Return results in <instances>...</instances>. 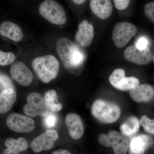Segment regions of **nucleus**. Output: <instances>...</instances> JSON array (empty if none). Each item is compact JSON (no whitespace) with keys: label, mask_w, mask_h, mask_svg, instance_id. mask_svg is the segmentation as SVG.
<instances>
[{"label":"nucleus","mask_w":154,"mask_h":154,"mask_svg":"<svg viewBox=\"0 0 154 154\" xmlns=\"http://www.w3.org/2000/svg\"><path fill=\"white\" fill-rule=\"evenodd\" d=\"M56 50L67 70L75 75H80L84 70L85 59L83 51L71 40L63 37L57 39Z\"/></svg>","instance_id":"obj_1"},{"label":"nucleus","mask_w":154,"mask_h":154,"mask_svg":"<svg viewBox=\"0 0 154 154\" xmlns=\"http://www.w3.org/2000/svg\"><path fill=\"white\" fill-rule=\"evenodd\" d=\"M31 64L38 79L44 83L49 82L55 79L59 71V63L52 55L36 57L32 60Z\"/></svg>","instance_id":"obj_2"},{"label":"nucleus","mask_w":154,"mask_h":154,"mask_svg":"<svg viewBox=\"0 0 154 154\" xmlns=\"http://www.w3.org/2000/svg\"><path fill=\"white\" fill-rule=\"evenodd\" d=\"M94 118L102 123L109 124L117 121L120 117L121 110L118 105L102 99L94 101L91 108Z\"/></svg>","instance_id":"obj_3"},{"label":"nucleus","mask_w":154,"mask_h":154,"mask_svg":"<svg viewBox=\"0 0 154 154\" xmlns=\"http://www.w3.org/2000/svg\"><path fill=\"white\" fill-rule=\"evenodd\" d=\"M39 12L42 17L52 24L62 25L66 22V14L63 8L55 1H43L39 6Z\"/></svg>","instance_id":"obj_4"},{"label":"nucleus","mask_w":154,"mask_h":154,"mask_svg":"<svg viewBox=\"0 0 154 154\" xmlns=\"http://www.w3.org/2000/svg\"><path fill=\"white\" fill-rule=\"evenodd\" d=\"M98 141L102 145L111 147L115 154H125L129 148V143L125 136L114 130L109 131L107 134L99 135Z\"/></svg>","instance_id":"obj_5"},{"label":"nucleus","mask_w":154,"mask_h":154,"mask_svg":"<svg viewBox=\"0 0 154 154\" xmlns=\"http://www.w3.org/2000/svg\"><path fill=\"white\" fill-rule=\"evenodd\" d=\"M27 104L23 107L24 113L31 117L46 116L49 113V107L41 94L32 92L28 94Z\"/></svg>","instance_id":"obj_6"},{"label":"nucleus","mask_w":154,"mask_h":154,"mask_svg":"<svg viewBox=\"0 0 154 154\" xmlns=\"http://www.w3.org/2000/svg\"><path fill=\"white\" fill-rule=\"evenodd\" d=\"M137 30L132 23L128 22L116 23L112 32V39L116 47L122 48L124 47L134 36Z\"/></svg>","instance_id":"obj_7"},{"label":"nucleus","mask_w":154,"mask_h":154,"mask_svg":"<svg viewBox=\"0 0 154 154\" xmlns=\"http://www.w3.org/2000/svg\"><path fill=\"white\" fill-rule=\"evenodd\" d=\"M6 124L11 130L20 133L31 132L35 128V122L32 118L17 113L10 114Z\"/></svg>","instance_id":"obj_8"},{"label":"nucleus","mask_w":154,"mask_h":154,"mask_svg":"<svg viewBox=\"0 0 154 154\" xmlns=\"http://www.w3.org/2000/svg\"><path fill=\"white\" fill-rule=\"evenodd\" d=\"M58 137L57 132L55 130L48 129L31 141L30 148L36 153L49 150L53 147L54 141L57 139Z\"/></svg>","instance_id":"obj_9"},{"label":"nucleus","mask_w":154,"mask_h":154,"mask_svg":"<svg viewBox=\"0 0 154 154\" xmlns=\"http://www.w3.org/2000/svg\"><path fill=\"white\" fill-rule=\"evenodd\" d=\"M11 78L20 85L27 87L31 84L33 74L24 63L20 61L15 62L10 69Z\"/></svg>","instance_id":"obj_10"},{"label":"nucleus","mask_w":154,"mask_h":154,"mask_svg":"<svg viewBox=\"0 0 154 154\" xmlns=\"http://www.w3.org/2000/svg\"><path fill=\"white\" fill-rule=\"evenodd\" d=\"M124 57L125 60L138 65H145L152 60L153 56L149 48L140 50L135 45L128 47L125 50Z\"/></svg>","instance_id":"obj_11"},{"label":"nucleus","mask_w":154,"mask_h":154,"mask_svg":"<svg viewBox=\"0 0 154 154\" xmlns=\"http://www.w3.org/2000/svg\"><path fill=\"white\" fill-rule=\"evenodd\" d=\"M65 123L69 135L75 140H79L84 134V124L79 116L76 113H68L66 116Z\"/></svg>","instance_id":"obj_12"},{"label":"nucleus","mask_w":154,"mask_h":154,"mask_svg":"<svg viewBox=\"0 0 154 154\" xmlns=\"http://www.w3.org/2000/svg\"><path fill=\"white\" fill-rule=\"evenodd\" d=\"M94 36V29L92 24L86 20L80 22L75 35L76 40L80 45L85 47L89 46Z\"/></svg>","instance_id":"obj_13"},{"label":"nucleus","mask_w":154,"mask_h":154,"mask_svg":"<svg viewBox=\"0 0 154 154\" xmlns=\"http://www.w3.org/2000/svg\"><path fill=\"white\" fill-rule=\"evenodd\" d=\"M130 96L137 102H146L154 97V88L147 84L139 85L130 91Z\"/></svg>","instance_id":"obj_14"},{"label":"nucleus","mask_w":154,"mask_h":154,"mask_svg":"<svg viewBox=\"0 0 154 154\" xmlns=\"http://www.w3.org/2000/svg\"><path fill=\"white\" fill-rule=\"evenodd\" d=\"M152 143V138L146 134L134 137L129 144V154H144Z\"/></svg>","instance_id":"obj_15"},{"label":"nucleus","mask_w":154,"mask_h":154,"mask_svg":"<svg viewBox=\"0 0 154 154\" xmlns=\"http://www.w3.org/2000/svg\"><path fill=\"white\" fill-rule=\"evenodd\" d=\"M90 7L94 14L102 19H107L113 11L112 2L110 0H91Z\"/></svg>","instance_id":"obj_16"},{"label":"nucleus","mask_w":154,"mask_h":154,"mask_svg":"<svg viewBox=\"0 0 154 154\" xmlns=\"http://www.w3.org/2000/svg\"><path fill=\"white\" fill-rule=\"evenodd\" d=\"M0 34L2 36L15 42L21 41L23 37V32L19 25L9 21L1 24Z\"/></svg>","instance_id":"obj_17"},{"label":"nucleus","mask_w":154,"mask_h":154,"mask_svg":"<svg viewBox=\"0 0 154 154\" xmlns=\"http://www.w3.org/2000/svg\"><path fill=\"white\" fill-rule=\"evenodd\" d=\"M17 99L15 89L8 88L1 91L0 94V113L8 112L13 107Z\"/></svg>","instance_id":"obj_18"},{"label":"nucleus","mask_w":154,"mask_h":154,"mask_svg":"<svg viewBox=\"0 0 154 154\" xmlns=\"http://www.w3.org/2000/svg\"><path fill=\"white\" fill-rule=\"evenodd\" d=\"M140 122L137 117L130 116L120 125V131L122 134L126 136H131L139 131L140 127Z\"/></svg>","instance_id":"obj_19"},{"label":"nucleus","mask_w":154,"mask_h":154,"mask_svg":"<svg viewBox=\"0 0 154 154\" xmlns=\"http://www.w3.org/2000/svg\"><path fill=\"white\" fill-rule=\"evenodd\" d=\"M5 145L8 149L19 153L26 150L28 147V142L24 138L22 137L17 139L13 138L8 139L5 141Z\"/></svg>","instance_id":"obj_20"},{"label":"nucleus","mask_w":154,"mask_h":154,"mask_svg":"<svg viewBox=\"0 0 154 154\" xmlns=\"http://www.w3.org/2000/svg\"><path fill=\"white\" fill-rule=\"evenodd\" d=\"M44 99L51 111L58 112L62 109L63 105L59 102L57 94L54 90L47 91L45 94Z\"/></svg>","instance_id":"obj_21"},{"label":"nucleus","mask_w":154,"mask_h":154,"mask_svg":"<svg viewBox=\"0 0 154 154\" xmlns=\"http://www.w3.org/2000/svg\"><path fill=\"white\" fill-rule=\"evenodd\" d=\"M140 85L139 80L134 77H125L119 83L116 89L120 91H130Z\"/></svg>","instance_id":"obj_22"},{"label":"nucleus","mask_w":154,"mask_h":154,"mask_svg":"<svg viewBox=\"0 0 154 154\" xmlns=\"http://www.w3.org/2000/svg\"><path fill=\"white\" fill-rule=\"evenodd\" d=\"M125 72L123 69H116L109 77L110 84L116 89L119 83L125 78Z\"/></svg>","instance_id":"obj_23"},{"label":"nucleus","mask_w":154,"mask_h":154,"mask_svg":"<svg viewBox=\"0 0 154 154\" xmlns=\"http://www.w3.org/2000/svg\"><path fill=\"white\" fill-rule=\"evenodd\" d=\"M140 122L146 131L154 135V119H150L146 116L143 115L141 117Z\"/></svg>","instance_id":"obj_24"},{"label":"nucleus","mask_w":154,"mask_h":154,"mask_svg":"<svg viewBox=\"0 0 154 154\" xmlns=\"http://www.w3.org/2000/svg\"><path fill=\"white\" fill-rule=\"evenodd\" d=\"M16 59V56L13 53L0 51V65L1 66L10 65L14 63Z\"/></svg>","instance_id":"obj_25"},{"label":"nucleus","mask_w":154,"mask_h":154,"mask_svg":"<svg viewBox=\"0 0 154 154\" xmlns=\"http://www.w3.org/2000/svg\"><path fill=\"white\" fill-rule=\"evenodd\" d=\"M0 87L1 91L8 88L15 89L13 83L8 76L1 73L0 75Z\"/></svg>","instance_id":"obj_26"},{"label":"nucleus","mask_w":154,"mask_h":154,"mask_svg":"<svg viewBox=\"0 0 154 154\" xmlns=\"http://www.w3.org/2000/svg\"><path fill=\"white\" fill-rule=\"evenodd\" d=\"M144 11L146 16L154 23V2L146 4L144 8Z\"/></svg>","instance_id":"obj_27"},{"label":"nucleus","mask_w":154,"mask_h":154,"mask_svg":"<svg viewBox=\"0 0 154 154\" xmlns=\"http://www.w3.org/2000/svg\"><path fill=\"white\" fill-rule=\"evenodd\" d=\"M57 121V117L55 114L49 113L45 116L44 124L48 128H52L55 126Z\"/></svg>","instance_id":"obj_28"},{"label":"nucleus","mask_w":154,"mask_h":154,"mask_svg":"<svg viewBox=\"0 0 154 154\" xmlns=\"http://www.w3.org/2000/svg\"><path fill=\"white\" fill-rule=\"evenodd\" d=\"M149 40L146 36H141L138 38L135 43V46L138 49L143 50L148 48Z\"/></svg>","instance_id":"obj_29"},{"label":"nucleus","mask_w":154,"mask_h":154,"mask_svg":"<svg viewBox=\"0 0 154 154\" xmlns=\"http://www.w3.org/2000/svg\"><path fill=\"white\" fill-rule=\"evenodd\" d=\"M114 5L119 10H123L129 5L130 1L129 0H114Z\"/></svg>","instance_id":"obj_30"},{"label":"nucleus","mask_w":154,"mask_h":154,"mask_svg":"<svg viewBox=\"0 0 154 154\" xmlns=\"http://www.w3.org/2000/svg\"><path fill=\"white\" fill-rule=\"evenodd\" d=\"M51 154H72L68 151L63 149H59L53 152Z\"/></svg>","instance_id":"obj_31"},{"label":"nucleus","mask_w":154,"mask_h":154,"mask_svg":"<svg viewBox=\"0 0 154 154\" xmlns=\"http://www.w3.org/2000/svg\"><path fill=\"white\" fill-rule=\"evenodd\" d=\"M19 153L16 152L12 150L9 149H6L4 150L3 151V154H19Z\"/></svg>","instance_id":"obj_32"},{"label":"nucleus","mask_w":154,"mask_h":154,"mask_svg":"<svg viewBox=\"0 0 154 154\" xmlns=\"http://www.w3.org/2000/svg\"><path fill=\"white\" fill-rule=\"evenodd\" d=\"M72 2H73L74 3L77 4V5H80L85 3L86 1H85V0H74V1H72Z\"/></svg>","instance_id":"obj_33"},{"label":"nucleus","mask_w":154,"mask_h":154,"mask_svg":"<svg viewBox=\"0 0 154 154\" xmlns=\"http://www.w3.org/2000/svg\"><path fill=\"white\" fill-rule=\"evenodd\" d=\"M152 59H153V60L154 61V53L153 55Z\"/></svg>","instance_id":"obj_34"}]
</instances>
